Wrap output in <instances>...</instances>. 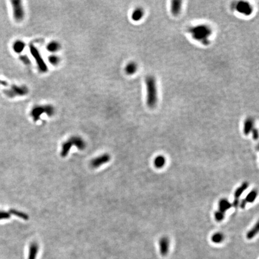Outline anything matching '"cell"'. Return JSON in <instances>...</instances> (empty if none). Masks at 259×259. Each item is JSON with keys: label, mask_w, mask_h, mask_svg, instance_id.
<instances>
[{"label": "cell", "mask_w": 259, "mask_h": 259, "mask_svg": "<svg viewBox=\"0 0 259 259\" xmlns=\"http://www.w3.org/2000/svg\"><path fill=\"white\" fill-rule=\"evenodd\" d=\"M9 212L10 213V215L12 214V215H16V216H17V217H18L23 219V220H28L29 219L28 215L26 213H25L24 212H22L21 211H19V210H18L16 209H10L9 210Z\"/></svg>", "instance_id": "obj_22"}, {"label": "cell", "mask_w": 259, "mask_h": 259, "mask_svg": "<svg viewBox=\"0 0 259 259\" xmlns=\"http://www.w3.org/2000/svg\"><path fill=\"white\" fill-rule=\"evenodd\" d=\"M69 141L73 145L76 146L79 149L83 150L86 147L85 141L79 136H73L69 139Z\"/></svg>", "instance_id": "obj_9"}, {"label": "cell", "mask_w": 259, "mask_h": 259, "mask_svg": "<svg viewBox=\"0 0 259 259\" xmlns=\"http://www.w3.org/2000/svg\"><path fill=\"white\" fill-rule=\"evenodd\" d=\"M190 32L194 39L205 45L209 44L208 37L212 34V29L207 25H200L192 27L190 28Z\"/></svg>", "instance_id": "obj_2"}, {"label": "cell", "mask_w": 259, "mask_h": 259, "mask_svg": "<svg viewBox=\"0 0 259 259\" xmlns=\"http://www.w3.org/2000/svg\"><path fill=\"white\" fill-rule=\"evenodd\" d=\"M25 48V43L22 40H16L13 44V49L17 53H21Z\"/></svg>", "instance_id": "obj_16"}, {"label": "cell", "mask_w": 259, "mask_h": 259, "mask_svg": "<svg viewBox=\"0 0 259 259\" xmlns=\"http://www.w3.org/2000/svg\"><path fill=\"white\" fill-rule=\"evenodd\" d=\"M13 8V15L15 20L16 22H21L25 18V10L23 7L22 1H12Z\"/></svg>", "instance_id": "obj_4"}, {"label": "cell", "mask_w": 259, "mask_h": 259, "mask_svg": "<svg viewBox=\"0 0 259 259\" xmlns=\"http://www.w3.org/2000/svg\"><path fill=\"white\" fill-rule=\"evenodd\" d=\"M252 138L254 140H257L258 138V132L256 128H254L252 130Z\"/></svg>", "instance_id": "obj_30"}, {"label": "cell", "mask_w": 259, "mask_h": 259, "mask_svg": "<svg viewBox=\"0 0 259 259\" xmlns=\"http://www.w3.org/2000/svg\"><path fill=\"white\" fill-rule=\"evenodd\" d=\"M254 120L251 118H247L244 125V133L245 135H248L254 129Z\"/></svg>", "instance_id": "obj_12"}, {"label": "cell", "mask_w": 259, "mask_h": 259, "mask_svg": "<svg viewBox=\"0 0 259 259\" xmlns=\"http://www.w3.org/2000/svg\"><path fill=\"white\" fill-rule=\"evenodd\" d=\"M214 217L215 220H217V221H221L224 218V213H223V212L219 211V210L217 211H216L215 214H214Z\"/></svg>", "instance_id": "obj_27"}, {"label": "cell", "mask_w": 259, "mask_h": 259, "mask_svg": "<svg viewBox=\"0 0 259 259\" xmlns=\"http://www.w3.org/2000/svg\"><path fill=\"white\" fill-rule=\"evenodd\" d=\"M138 70V65L135 62H130L127 64L125 67V71L128 75L134 74Z\"/></svg>", "instance_id": "obj_14"}, {"label": "cell", "mask_w": 259, "mask_h": 259, "mask_svg": "<svg viewBox=\"0 0 259 259\" xmlns=\"http://www.w3.org/2000/svg\"><path fill=\"white\" fill-rule=\"evenodd\" d=\"M29 47L31 53L32 55L34 57L39 70L43 73L46 72L48 71L47 65L45 64L44 60H43L38 49L33 45H30Z\"/></svg>", "instance_id": "obj_5"}, {"label": "cell", "mask_w": 259, "mask_h": 259, "mask_svg": "<svg viewBox=\"0 0 259 259\" xmlns=\"http://www.w3.org/2000/svg\"><path fill=\"white\" fill-rule=\"evenodd\" d=\"M55 109L52 105H38L34 107L31 112V116L34 121H38L41 115L46 114L49 116H52L55 113Z\"/></svg>", "instance_id": "obj_3"}, {"label": "cell", "mask_w": 259, "mask_h": 259, "mask_svg": "<svg viewBox=\"0 0 259 259\" xmlns=\"http://www.w3.org/2000/svg\"><path fill=\"white\" fill-rule=\"evenodd\" d=\"M10 213L9 212L6 211H0V220L4 219H9L10 218Z\"/></svg>", "instance_id": "obj_28"}, {"label": "cell", "mask_w": 259, "mask_h": 259, "mask_svg": "<svg viewBox=\"0 0 259 259\" xmlns=\"http://www.w3.org/2000/svg\"><path fill=\"white\" fill-rule=\"evenodd\" d=\"M232 206V204L226 199H223L220 200L219 203V210L225 213L227 210H229Z\"/></svg>", "instance_id": "obj_11"}, {"label": "cell", "mask_w": 259, "mask_h": 259, "mask_svg": "<svg viewBox=\"0 0 259 259\" xmlns=\"http://www.w3.org/2000/svg\"><path fill=\"white\" fill-rule=\"evenodd\" d=\"M182 7V1H172L171 2L170 11L173 15L178 16L181 12Z\"/></svg>", "instance_id": "obj_10"}, {"label": "cell", "mask_w": 259, "mask_h": 259, "mask_svg": "<svg viewBox=\"0 0 259 259\" xmlns=\"http://www.w3.org/2000/svg\"><path fill=\"white\" fill-rule=\"evenodd\" d=\"M224 236L221 233H216L212 237V241L215 243H220L223 241Z\"/></svg>", "instance_id": "obj_25"}, {"label": "cell", "mask_w": 259, "mask_h": 259, "mask_svg": "<svg viewBox=\"0 0 259 259\" xmlns=\"http://www.w3.org/2000/svg\"><path fill=\"white\" fill-rule=\"evenodd\" d=\"M257 196V191L256 190H252L246 197L245 200L246 203H252L253 202Z\"/></svg>", "instance_id": "obj_23"}, {"label": "cell", "mask_w": 259, "mask_h": 259, "mask_svg": "<svg viewBox=\"0 0 259 259\" xmlns=\"http://www.w3.org/2000/svg\"><path fill=\"white\" fill-rule=\"evenodd\" d=\"M168 246H169V241L167 238H163L161 239L160 241V251L161 254H166L168 250Z\"/></svg>", "instance_id": "obj_18"}, {"label": "cell", "mask_w": 259, "mask_h": 259, "mask_svg": "<svg viewBox=\"0 0 259 259\" xmlns=\"http://www.w3.org/2000/svg\"><path fill=\"white\" fill-rule=\"evenodd\" d=\"M28 90L25 86H16L13 85L10 89L4 91V93L9 97L12 98L16 96H23L27 94Z\"/></svg>", "instance_id": "obj_6"}, {"label": "cell", "mask_w": 259, "mask_h": 259, "mask_svg": "<svg viewBox=\"0 0 259 259\" xmlns=\"http://www.w3.org/2000/svg\"><path fill=\"white\" fill-rule=\"evenodd\" d=\"M49 61L53 65H58L60 62V58L58 56L55 55H52L49 57Z\"/></svg>", "instance_id": "obj_26"}, {"label": "cell", "mask_w": 259, "mask_h": 259, "mask_svg": "<svg viewBox=\"0 0 259 259\" xmlns=\"http://www.w3.org/2000/svg\"><path fill=\"white\" fill-rule=\"evenodd\" d=\"M146 86V104L149 108H154L157 103V90L155 78L148 76L145 79Z\"/></svg>", "instance_id": "obj_1"}, {"label": "cell", "mask_w": 259, "mask_h": 259, "mask_svg": "<svg viewBox=\"0 0 259 259\" xmlns=\"http://www.w3.org/2000/svg\"><path fill=\"white\" fill-rule=\"evenodd\" d=\"M236 8L238 12L245 15H249L252 12V8L251 6L247 2L240 1L238 3L236 6Z\"/></svg>", "instance_id": "obj_7"}, {"label": "cell", "mask_w": 259, "mask_h": 259, "mask_svg": "<svg viewBox=\"0 0 259 259\" xmlns=\"http://www.w3.org/2000/svg\"><path fill=\"white\" fill-rule=\"evenodd\" d=\"M154 164L155 167L158 168H161L163 167L164 166L165 164H166V159L165 157L164 156L162 155H158L157 157H155L154 161Z\"/></svg>", "instance_id": "obj_21"}, {"label": "cell", "mask_w": 259, "mask_h": 259, "mask_svg": "<svg viewBox=\"0 0 259 259\" xmlns=\"http://www.w3.org/2000/svg\"><path fill=\"white\" fill-rule=\"evenodd\" d=\"M144 16V10L141 8L138 7L135 9L132 14V18L135 21H140Z\"/></svg>", "instance_id": "obj_17"}, {"label": "cell", "mask_w": 259, "mask_h": 259, "mask_svg": "<svg viewBox=\"0 0 259 259\" xmlns=\"http://www.w3.org/2000/svg\"><path fill=\"white\" fill-rule=\"evenodd\" d=\"M258 232V223H257L253 227L252 229H251L246 235V237L248 239H252V238H254L257 233Z\"/></svg>", "instance_id": "obj_24"}, {"label": "cell", "mask_w": 259, "mask_h": 259, "mask_svg": "<svg viewBox=\"0 0 259 259\" xmlns=\"http://www.w3.org/2000/svg\"><path fill=\"white\" fill-rule=\"evenodd\" d=\"M248 184L247 182H244V183H243L241 185V187L238 188L236 190L235 192V194H234L235 199H234V200H239V197L242 194L244 191L248 188Z\"/></svg>", "instance_id": "obj_20"}, {"label": "cell", "mask_w": 259, "mask_h": 259, "mask_svg": "<svg viewBox=\"0 0 259 259\" xmlns=\"http://www.w3.org/2000/svg\"><path fill=\"white\" fill-rule=\"evenodd\" d=\"M110 159V155L106 154L102 156H100L99 157H97L94 159H93L91 161V166L93 168H97L99 166L103 165V164H105L107 163Z\"/></svg>", "instance_id": "obj_8"}, {"label": "cell", "mask_w": 259, "mask_h": 259, "mask_svg": "<svg viewBox=\"0 0 259 259\" xmlns=\"http://www.w3.org/2000/svg\"><path fill=\"white\" fill-rule=\"evenodd\" d=\"M246 201L245 200V199H243V200H242V201L241 202V203H240V207H241V208H242V209H244V208H245V206H246Z\"/></svg>", "instance_id": "obj_31"}, {"label": "cell", "mask_w": 259, "mask_h": 259, "mask_svg": "<svg viewBox=\"0 0 259 259\" xmlns=\"http://www.w3.org/2000/svg\"><path fill=\"white\" fill-rule=\"evenodd\" d=\"M20 59L25 64H30V60H29V59L26 56H25V55L21 56L20 57Z\"/></svg>", "instance_id": "obj_29"}, {"label": "cell", "mask_w": 259, "mask_h": 259, "mask_svg": "<svg viewBox=\"0 0 259 259\" xmlns=\"http://www.w3.org/2000/svg\"><path fill=\"white\" fill-rule=\"evenodd\" d=\"M0 84L3 85H7V83L5 81H2V80H0Z\"/></svg>", "instance_id": "obj_32"}, {"label": "cell", "mask_w": 259, "mask_h": 259, "mask_svg": "<svg viewBox=\"0 0 259 259\" xmlns=\"http://www.w3.org/2000/svg\"><path fill=\"white\" fill-rule=\"evenodd\" d=\"M71 146H72V144H71V143L70 142V141L69 140L66 141L65 142H64L63 144V146H62V150H61V156L63 157H66L68 155V154L69 152Z\"/></svg>", "instance_id": "obj_19"}, {"label": "cell", "mask_w": 259, "mask_h": 259, "mask_svg": "<svg viewBox=\"0 0 259 259\" xmlns=\"http://www.w3.org/2000/svg\"><path fill=\"white\" fill-rule=\"evenodd\" d=\"M38 248L39 246L37 243H32L29 246L28 259H35L38 252Z\"/></svg>", "instance_id": "obj_13"}, {"label": "cell", "mask_w": 259, "mask_h": 259, "mask_svg": "<svg viewBox=\"0 0 259 259\" xmlns=\"http://www.w3.org/2000/svg\"><path fill=\"white\" fill-rule=\"evenodd\" d=\"M60 49H61V45L58 42L56 41H52L49 42L46 46V49L49 52L52 53L57 52V51H60Z\"/></svg>", "instance_id": "obj_15"}]
</instances>
